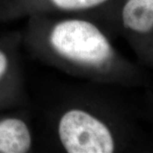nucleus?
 Listing matches in <instances>:
<instances>
[{"instance_id": "nucleus-7", "label": "nucleus", "mask_w": 153, "mask_h": 153, "mask_svg": "<svg viewBox=\"0 0 153 153\" xmlns=\"http://www.w3.org/2000/svg\"><path fill=\"white\" fill-rule=\"evenodd\" d=\"M146 108L149 115L153 118V91H148L146 94Z\"/></svg>"}, {"instance_id": "nucleus-5", "label": "nucleus", "mask_w": 153, "mask_h": 153, "mask_svg": "<svg viewBox=\"0 0 153 153\" xmlns=\"http://www.w3.org/2000/svg\"><path fill=\"white\" fill-rule=\"evenodd\" d=\"M21 30L0 37V111L28 106L21 61Z\"/></svg>"}, {"instance_id": "nucleus-1", "label": "nucleus", "mask_w": 153, "mask_h": 153, "mask_svg": "<svg viewBox=\"0 0 153 153\" xmlns=\"http://www.w3.org/2000/svg\"><path fill=\"white\" fill-rule=\"evenodd\" d=\"M21 30L22 47L33 58L97 85L148 88L151 79L113 44L100 23L76 16H33Z\"/></svg>"}, {"instance_id": "nucleus-4", "label": "nucleus", "mask_w": 153, "mask_h": 153, "mask_svg": "<svg viewBox=\"0 0 153 153\" xmlns=\"http://www.w3.org/2000/svg\"><path fill=\"white\" fill-rule=\"evenodd\" d=\"M117 34L134 52L138 64L153 70V0H123Z\"/></svg>"}, {"instance_id": "nucleus-2", "label": "nucleus", "mask_w": 153, "mask_h": 153, "mask_svg": "<svg viewBox=\"0 0 153 153\" xmlns=\"http://www.w3.org/2000/svg\"><path fill=\"white\" fill-rule=\"evenodd\" d=\"M138 116L113 94L79 91L47 109L45 131L60 152H153L152 140Z\"/></svg>"}, {"instance_id": "nucleus-3", "label": "nucleus", "mask_w": 153, "mask_h": 153, "mask_svg": "<svg viewBox=\"0 0 153 153\" xmlns=\"http://www.w3.org/2000/svg\"><path fill=\"white\" fill-rule=\"evenodd\" d=\"M123 0H0V24L33 16L84 17L100 23L113 37Z\"/></svg>"}, {"instance_id": "nucleus-6", "label": "nucleus", "mask_w": 153, "mask_h": 153, "mask_svg": "<svg viewBox=\"0 0 153 153\" xmlns=\"http://www.w3.org/2000/svg\"><path fill=\"white\" fill-rule=\"evenodd\" d=\"M36 138L26 107L0 111V153L33 152Z\"/></svg>"}]
</instances>
